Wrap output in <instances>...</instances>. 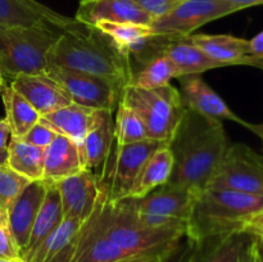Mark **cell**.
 <instances>
[{"label":"cell","mask_w":263,"mask_h":262,"mask_svg":"<svg viewBox=\"0 0 263 262\" xmlns=\"http://www.w3.org/2000/svg\"><path fill=\"white\" fill-rule=\"evenodd\" d=\"M168 146L174 156L168 181L199 193L217 171L230 140L222 121L186 109Z\"/></svg>","instance_id":"6da1fadb"},{"label":"cell","mask_w":263,"mask_h":262,"mask_svg":"<svg viewBox=\"0 0 263 262\" xmlns=\"http://www.w3.org/2000/svg\"><path fill=\"white\" fill-rule=\"evenodd\" d=\"M48 67L95 74L109 80L121 90L130 85L134 73L131 57L109 36L76 20L59 33L49 50Z\"/></svg>","instance_id":"7a4b0ae2"},{"label":"cell","mask_w":263,"mask_h":262,"mask_svg":"<svg viewBox=\"0 0 263 262\" xmlns=\"http://www.w3.org/2000/svg\"><path fill=\"white\" fill-rule=\"evenodd\" d=\"M263 212V197L223 189L198 193L186 221L185 235L193 241L210 236L244 231Z\"/></svg>","instance_id":"3957f363"},{"label":"cell","mask_w":263,"mask_h":262,"mask_svg":"<svg viewBox=\"0 0 263 262\" xmlns=\"http://www.w3.org/2000/svg\"><path fill=\"white\" fill-rule=\"evenodd\" d=\"M63 30L54 25L36 27L0 26V72L4 79L45 73L49 50Z\"/></svg>","instance_id":"277c9868"},{"label":"cell","mask_w":263,"mask_h":262,"mask_svg":"<svg viewBox=\"0 0 263 262\" xmlns=\"http://www.w3.org/2000/svg\"><path fill=\"white\" fill-rule=\"evenodd\" d=\"M100 233L131 253L152 251L181 240L185 230H154L145 228L136 217L127 199L117 203L103 200L91 216Z\"/></svg>","instance_id":"5b68a950"},{"label":"cell","mask_w":263,"mask_h":262,"mask_svg":"<svg viewBox=\"0 0 263 262\" xmlns=\"http://www.w3.org/2000/svg\"><path fill=\"white\" fill-rule=\"evenodd\" d=\"M120 102L141 118L149 138L167 144L172 140L186 113L181 94L171 84L157 89L127 85L121 92Z\"/></svg>","instance_id":"8992f818"},{"label":"cell","mask_w":263,"mask_h":262,"mask_svg":"<svg viewBox=\"0 0 263 262\" xmlns=\"http://www.w3.org/2000/svg\"><path fill=\"white\" fill-rule=\"evenodd\" d=\"M163 141L148 139L133 144H116L98 175L103 200L117 203L127 199L136 176L146 159L162 146Z\"/></svg>","instance_id":"52a82bcc"},{"label":"cell","mask_w":263,"mask_h":262,"mask_svg":"<svg viewBox=\"0 0 263 262\" xmlns=\"http://www.w3.org/2000/svg\"><path fill=\"white\" fill-rule=\"evenodd\" d=\"M205 189H223L263 197V158L246 144H230Z\"/></svg>","instance_id":"ba28073f"},{"label":"cell","mask_w":263,"mask_h":262,"mask_svg":"<svg viewBox=\"0 0 263 262\" xmlns=\"http://www.w3.org/2000/svg\"><path fill=\"white\" fill-rule=\"evenodd\" d=\"M45 73L63 87L72 103L110 112H115L120 104L122 90L109 80L59 67H48Z\"/></svg>","instance_id":"9c48e42d"},{"label":"cell","mask_w":263,"mask_h":262,"mask_svg":"<svg viewBox=\"0 0 263 262\" xmlns=\"http://www.w3.org/2000/svg\"><path fill=\"white\" fill-rule=\"evenodd\" d=\"M239 12L225 0H186L167 14L151 23L154 35L186 38L197 28L218 18Z\"/></svg>","instance_id":"30bf717a"},{"label":"cell","mask_w":263,"mask_h":262,"mask_svg":"<svg viewBox=\"0 0 263 262\" xmlns=\"http://www.w3.org/2000/svg\"><path fill=\"white\" fill-rule=\"evenodd\" d=\"M179 82L182 103L187 110H193L212 120L233 121L259 136L261 125H253L236 116L225 100L200 77V74L180 76Z\"/></svg>","instance_id":"8fae6325"},{"label":"cell","mask_w":263,"mask_h":262,"mask_svg":"<svg viewBox=\"0 0 263 262\" xmlns=\"http://www.w3.org/2000/svg\"><path fill=\"white\" fill-rule=\"evenodd\" d=\"M55 184L64 217L76 218L85 223L103 202L98 175L90 170H82Z\"/></svg>","instance_id":"7c38bea8"},{"label":"cell","mask_w":263,"mask_h":262,"mask_svg":"<svg viewBox=\"0 0 263 262\" xmlns=\"http://www.w3.org/2000/svg\"><path fill=\"white\" fill-rule=\"evenodd\" d=\"M190 262H258L257 239L244 230L194 241Z\"/></svg>","instance_id":"4fadbf2b"},{"label":"cell","mask_w":263,"mask_h":262,"mask_svg":"<svg viewBox=\"0 0 263 262\" xmlns=\"http://www.w3.org/2000/svg\"><path fill=\"white\" fill-rule=\"evenodd\" d=\"M197 195L198 193L187 188L168 181L154 189L145 197L138 199L127 198V199L136 212L170 216V217L187 221Z\"/></svg>","instance_id":"5bb4252c"},{"label":"cell","mask_w":263,"mask_h":262,"mask_svg":"<svg viewBox=\"0 0 263 262\" xmlns=\"http://www.w3.org/2000/svg\"><path fill=\"white\" fill-rule=\"evenodd\" d=\"M74 20L87 26L99 22H130L148 25L153 18L134 0H81Z\"/></svg>","instance_id":"9a60e30c"},{"label":"cell","mask_w":263,"mask_h":262,"mask_svg":"<svg viewBox=\"0 0 263 262\" xmlns=\"http://www.w3.org/2000/svg\"><path fill=\"white\" fill-rule=\"evenodd\" d=\"M9 86L22 95L40 116L72 103L63 87L46 73L20 74L10 80Z\"/></svg>","instance_id":"2e32d148"},{"label":"cell","mask_w":263,"mask_h":262,"mask_svg":"<svg viewBox=\"0 0 263 262\" xmlns=\"http://www.w3.org/2000/svg\"><path fill=\"white\" fill-rule=\"evenodd\" d=\"M45 193L46 181L44 180L30 181L26 185L25 189L18 194V197L13 200L8 210L10 228H12L15 241L20 247L21 256L28 244L33 222L44 202Z\"/></svg>","instance_id":"e0dca14e"},{"label":"cell","mask_w":263,"mask_h":262,"mask_svg":"<svg viewBox=\"0 0 263 262\" xmlns=\"http://www.w3.org/2000/svg\"><path fill=\"white\" fill-rule=\"evenodd\" d=\"M186 40L202 49L211 58L222 63L225 67L246 64L259 68L261 66L262 58L252 55L251 44L246 39L233 35L198 33L186 36Z\"/></svg>","instance_id":"ac0fdd59"},{"label":"cell","mask_w":263,"mask_h":262,"mask_svg":"<svg viewBox=\"0 0 263 262\" xmlns=\"http://www.w3.org/2000/svg\"><path fill=\"white\" fill-rule=\"evenodd\" d=\"M73 18L64 17L36 0H0V26L36 27L54 25L66 28Z\"/></svg>","instance_id":"d6986e66"},{"label":"cell","mask_w":263,"mask_h":262,"mask_svg":"<svg viewBox=\"0 0 263 262\" xmlns=\"http://www.w3.org/2000/svg\"><path fill=\"white\" fill-rule=\"evenodd\" d=\"M115 143L113 112L95 109L91 127L80 145L85 170L94 172L97 169H102Z\"/></svg>","instance_id":"ffe728a7"},{"label":"cell","mask_w":263,"mask_h":262,"mask_svg":"<svg viewBox=\"0 0 263 262\" xmlns=\"http://www.w3.org/2000/svg\"><path fill=\"white\" fill-rule=\"evenodd\" d=\"M85 170L80 145L63 135H57L44 149V181L58 182Z\"/></svg>","instance_id":"44dd1931"},{"label":"cell","mask_w":263,"mask_h":262,"mask_svg":"<svg viewBox=\"0 0 263 262\" xmlns=\"http://www.w3.org/2000/svg\"><path fill=\"white\" fill-rule=\"evenodd\" d=\"M133 254L136 253H131L105 238L90 217L82 225L71 262H115Z\"/></svg>","instance_id":"7402d4cb"},{"label":"cell","mask_w":263,"mask_h":262,"mask_svg":"<svg viewBox=\"0 0 263 262\" xmlns=\"http://www.w3.org/2000/svg\"><path fill=\"white\" fill-rule=\"evenodd\" d=\"M84 223L64 217L61 225L41 243L30 262H71Z\"/></svg>","instance_id":"603a6c76"},{"label":"cell","mask_w":263,"mask_h":262,"mask_svg":"<svg viewBox=\"0 0 263 262\" xmlns=\"http://www.w3.org/2000/svg\"><path fill=\"white\" fill-rule=\"evenodd\" d=\"M63 218L64 216L63 210H62L61 194H59L57 184L46 181L45 198H44L43 204H41L40 211H39L35 222H33L27 247L22 254L26 261H31L41 243L61 225Z\"/></svg>","instance_id":"cb8c5ba5"},{"label":"cell","mask_w":263,"mask_h":262,"mask_svg":"<svg viewBox=\"0 0 263 262\" xmlns=\"http://www.w3.org/2000/svg\"><path fill=\"white\" fill-rule=\"evenodd\" d=\"M94 112L95 109L71 103L48 115L41 116L40 120L50 126L57 134L66 136L81 145L92 125Z\"/></svg>","instance_id":"d4e9b609"},{"label":"cell","mask_w":263,"mask_h":262,"mask_svg":"<svg viewBox=\"0 0 263 262\" xmlns=\"http://www.w3.org/2000/svg\"><path fill=\"white\" fill-rule=\"evenodd\" d=\"M172 170H174V156L168 144H163L143 164L128 198L131 199L143 198L154 189L168 182Z\"/></svg>","instance_id":"484cf974"},{"label":"cell","mask_w":263,"mask_h":262,"mask_svg":"<svg viewBox=\"0 0 263 262\" xmlns=\"http://www.w3.org/2000/svg\"><path fill=\"white\" fill-rule=\"evenodd\" d=\"M5 164L30 181L43 180L44 149L28 144L22 139L10 136Z\"/></svg>","instance_id":"4316f807"},{"label":"cell","mask_w":263,"mask_h":262,"mask_svg":"<svg viewBox=\"0 0 263 262\" xmlns=\"http://www.w3.org/2000/svg\"><path fill=\"white\" fill-rule=\"evenodd\" d=\"M94 27L109 36L130 57L140 54L146 48L152 38L156 36L151 26L138 23L99 22Z\"/></svg>","instance_id":"83f0119b"},{"label":"cell","mask_w":263,"mask_h":262,"mask_svg":"<svg viewBox=\"0 0 263 262\" xmlns=\"http://www.w3.org/2000/svg\"><path fill=\"white\" fill-rule=\"evenodd\" d=\"M3 104L5 108V120L10 127L12 138H23L41 116L37 110L9 85L2 91Z\"/></svg>","instance_id":"f1b7e54d"},{"label":"cell","mask_w":263,"mask_h":262,"mask_svg":"<svg viewBox=\"0 0 263 262\" xmlns=\"http://www.w3.org/2000/svg\"><path fill=\"white\" fill-rule=\"evenodd\" d=\"M177 77L179 72L171 59L164 54H157L143 63V68L134 71L130 85L140 89H157Z\"/></svg>","instance_id":"f546056e"},{"label":"cell","mask_w":263,"mask_h":262,"mask_svg":"<svg viewBox=\"0 0 263 262\" xmlns=\"http://www.w3.org/2000/svg\"><path fill=\"white\" fill-rule=\"evenodd\" d=\"M115 112L116 144H133L151 139L141 118L131 108L120 102Z\"/></svg>","instance_id":"4dcf8cb0"},{"label":"cell","mask_w":263,"mask_h":262,"mask_svg":"<svg viewBox=\"0 0 263 262\" xmlns=\"http://www.w3.org/2000/svg\"><path fill=\"white\" fill-rule=\"evenodd\" d=\"M28 182L30 180L18 175L7 164H0V211L9 210L13 200Z\"/></svg>","instance_id":"1f68e13d"},{"label":"cell","mask_w":263,"mask_h":262,"mask_svg":"<svg viewBox=\"0 0 263 262\" xmlns=\"http://www.w3.org/2000/svg\"><path fill=\"white\" fill-rule=\"evenodd\" d=\"M20 256V247L10 228L8 210H2L0 211V258H12Z\"/></svg>","instance_id":"d6a6232c"},{"label":"cell","mask_w":263,"mask_h":262,"mask_svg":"<svg viewBox=\"0 0 263 262\" xmlns=\"http://www.w3.org/2000/svg\"><path fill=\"white\" fill-rule=\"evenodd\" d=\"M57 135H58V134H57L50 126L46 125L44 121L39 120V122L35 123V125L27 131V134L21 139L27 141L28 144H32V145L39 146V148L45 149L46 146L54 140V138H55Z\"/></svg>","instance_id":"836d02e7"},{"label":"cell","mask_w":263,"mask_h":262,"mask_svg":"<svg viewBox=\"0 0 263 262\" xmlns=\"http://www.w3.org/2000/svg\"><path fill=\"white\" fill-rule=\"evenodd\" d=\"M181 240L170 244V246L161 247V248L152 249V251L133 254V256H128L126 257V258L118 259V261H115V262H166L167 259L171 257V254L176 251V248L179 247L180 241Z\"/></svg>","instance_id":"e575fe53"},{"label":"cell","mask_w":263,"mask_h":262,"mask_svg":"<svg viewBox=\"0 0 263 262\" xmlns=\"http://www.w3.org/2000/svg\"><path fill=\"white\" fill-rule=\"evenodd\" d=\"M144 12L148 13L152 18L157 20V18L162 17V15L167 14L175 8L179 7L186 0H134Z\"/></svg>","instance_id":"d590c367"},{"label":"cell","mask_w":263,"mask_h":262,"mask_svg":"<svg viewBox=\"0 0 263 262\" xmlns=\"http://www.w3.org/2000/svg\"><path fill=\"white\" fill-rule=\"evenodd\" d=\"M193 251H194V241L185 235L184 239L180 241L176 251L171 254V257L166 262H190Z\"/></svg>","instance_id":"8d00e7d4"},{"label":"cell","mask_w":263,"mask_h":262,"mask_svg":"<svg viewBox=\"0 0 263 262\" xmlns=\"http://www.w3.org/2000/svg\"><path fill=\"white\" fill-rule=\"evenodd\" d=\"M10 136H12V133H10V127L7 120L0 118V154H7Z\"/></svg>","instance_id":"74e56055"},{"label":"cell","mask_w":263,"mask_h":262,"mask_svg":"<svg viewBox=\"0 0 263 262\" xmlns=\"http://www.w3.org/2000/svg\"><path fill=\"white\" fill-rule=\"evenodd\" d=\"M246 231L251 233L252 235L257 236V238L263 239V212L261 215L257 216V217H254L253 220L249 222V225L247 226Z\"/></svg>","instance_id":"f35d334b"},{"label":"cell","mask_w":263,"mask_h":262,"mask_svg":"<svg viewBox=\"0 0 263 262\" xmlns=\"http://www.w3.org/2000/svg\"><path fill=\"white\" fill-rule=\"evenodd\" d=\"M249 44H251L252 55L263 57V31L254 36L253 39H251Z\"/></svg>","instance_id":"ab89813d"},{"label":"cell","mask_w":263,"mask_h":262,"mask_svg":"<svg viewBox=\"0 0 263 262\" xmlns=\"http://www.w3.org/2000/svg\"><path fill=\"white\" fill-rule=\"evenodd\" d=\"M225 2L235 5L239 10L246 9V8L256 7V5H263V0H225Z\"/></svg>","instance_id":"60d3db41"},{"label":"cell","mask_w":263,"mask_h":262,"mask_svg":"<svg viewBox=\"0 0 263 262\" xmlns=\"http://www.w3.org/2000/svg\"><path fill=\"white\" fill-rule=\"evenodd\" d=\"M257 256H258V262H263V239L257 238Z\"/></svg>","instance_id":"b9f144b4"},{"label":"cell","mask_w":263,"mask_h":262,"mask_svg":"<svg viewBox=\"0 0 263 262\" xmlns=\"http://www.w3.org/2000/svg\"><path fill=\"white\" fill-rule=\"evenodd\" d=\"M0 262H28L23 257H12V258H0Z\"/></svg>","instance_id":"7bdbcfd3"},{"label":"cell","mask_w":263,"mask_h":262,"mask_svg":"<svg viewBox=\"0 0 263 262\" xmlns=\"http://www.w3.org/2000/svg\"><path fill=\"white\" fill-rule=\"evenodd\" d=\"M5 86H7V82H5L4 76H3L2 72H0V92H2L3 90H4Z\"/></svg>","instance_id":"ee69618b"},{"label":"cell","mask_w":263,"mask_h":262,"mask_svg":"<svg viewBox=\"0 0 263 262\" xmlns=\"http://www.w3.org/2000/svg\"><path fill=\"white\" fill-rule=\"evenodd\" d=\"M7 163V154H0V164Z\"/></svg>","instance_id":"f6af8a7d"},{"label":"cell","mask_w":263,"mask_h":262,"mask_svg":"<svg viewBox=\"0 0 263 262\" xmlns=\"http://www.w3.org/2000/svg\"><path fill=\"white\" fill-rule=\"evenodd\" d=\"M261 126H262V131H261V135H259V138H262V135H263V123H261Z\"/></svg>","instance_id":"bcb514c9"},{"label":"cell","mask_w":263,"mask_h":262,"mask_svg":"<svg viewBox=\"0 0 263 262\" xmlns=\"http://www.w3.org/2000/svg\"><path fill=\"white\" fill-rule=\"evenodd\" d=\"M261 139H262V140H263V135H262V138H261Z\"/></svg>","instance_id":"7dc6e473"}]
</instances>
